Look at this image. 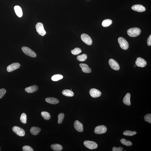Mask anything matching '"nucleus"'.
Here are the masks:
<instances>
[{
	"label": "nucleus",
	"mask_w": 151,
	"mask_h": 151,
	"mask_svg": "<svg viewBox=\"0 0 151 151\" xmlns=\"http://www.w3.org/2000/svg\"><path fill=\"white\" fill-rule=\"evenodd\" d=\"M127 34L131 37H136L140 34L141 30L137 27L131 28L128 29L127 31Z\"/></svg>",
	"instance_id": "f257e3e1"
},
{
	"label": "nucleus",
	"mask_w": 151,
	"mask_h": 151,
	"mask_svg": "<svg viewBox=\"0 0 151 151\" xmlns=\"http://www.w3.org/2000/svg\"><path fill=\"white\" fill-rule=\"evenodd\" d=\"M118 42L121 48L124 50H126L129 48V44L126 40L122 37H119Z\"/></svg>",
	"instance_id": "f03ea898"
},
{
	"label": "nucleus",
	"mask_w": 151,
	"mask_h": 151,
	"mask_svg": "<svg viewBox=\"0 0 151 151\" xmlns=\"http://www.w3.org/2000/svg\"><path fill=\"white\" fill-rule=\"evenodd\" d=\"M22 50L24 54L29 57L33 58L36 57V54L35 52L28 47H22Z\"/></svg>",
	"instance_id": "7ed1b4c3"
},
{
	"label": "nucleus",
	"mask_w": 151,
	"mask_h": 151,
	"mask_svg": "<svg viewBox=\"0 0 151 151\" xmlns=\"http://www.w3.org/2000/svg\"><path fill=\"white\" fill-rule=\"evenodd\" d=\"M36 28L39 35L43 36L46 34V32L45 30L43 24L39 22L36 24Z\"/></svg>",
	"instance_id": "20e7f679"
},
{
	"label": "nucleus",
	"mask_w": 151,
	"mask_h": 151,
	"mask_svg": "<svg viewBox=\"0 0 151 151\" xmlns=\"http://www.w3.org/2000/svg\"><path fill=\"white\" fill-rule=\"evenodd\" d=\"M84 144L86 147L90 150H93L97 148L98 145L94 141L86 140L84 142Z\"/></svg>",
	"instance_id": "39448f33"
},
{
	"label": "nucleus",
	"mask_w": 151,
	"mask_h": 151,
	"mask_svg": "<svg viewBox=\"0 0 151 151\" xmlns=\"http://www.w3.org/2000/svg\"><path fill=\"white\" fill-rule=\"evenodd\" d=\"M107 131V128L106 126L99 125L96 126L95 128L94 132L96 134H101L106 133Z\"/></svg>",
	"instance_id": "423d86ee"
},
{
	"label": "nucleus",
	"mask_w": 151,
	"mask_h": 151,
	"mask_svg": "<svg viewBox=\"0 0 151 151\" xmlns=\"http://www.w3.org/2000/svg\"><path fill=\"white\" fill-rule=\"evenodd\" d=\"M81 37L82 41L86 44L89 45L92 44V39L88 35L86 34H82Z\"/></svg>",
	"instance_id": "0eeeda50"
},
{
	"label": "nucleus",
	"mask_w": 151,
	"mask_h": 151,
	"mask_svg": "<svg viewBox=\"0 0 151 151\" xmlns=\"http://www.w3.org/2000/svg\"><path fill=\"white\" fill-rule=\"evenodd\" d=\"M109 64L113 70L118 71L120 69V66L116 61L112 59H110L109 61Z\"/></svg>",
	"instance_id": "6e6552de"
},
{
	"label": "nucleus",
	"mask_w": 151,
	"mask_h": 151,
	"mask_svg": "<svg viewBox=\"0 0 151 151\" xmlns=\"http://www.w3.org/2000/svg\"><path fill=\"white\" fill-rule=\"evenodd\" d=\"M12 129L14 132L19 136L23 137L25 136V131L22 128L18 126H14Z\"/></svg>",
	"instance_id": "1a4fd4ad"
},
{
	"label": "nucleus",
	"mask_w": 151,
	"mask_h": 151,
	"mask_svg": "<svg viewBox=\"0 0 151 151\" xmlns=\"http://www.w3.org/2000/svg\"><path fill=\"white\" fill-rule=\"evenodd\" d=\"M20 66L21 64L18 63H13L7 67V71L10 72L13 71L14 70L18 69Z\"/></svg>",
	"instance_id": "9d476101"
},
{
	"label": "nucleus",
	"mask_w": 151,
	"mask_h": 151,
	"mask_svg": "<svg viewBox=\"0 0 151 151\" xmlns=\"http://www.w3.org/2000/svg\"><path fill=\"white\" fill-rule=\"evenodd\" d=\"M136 65L139 67H144L147 65V62L144 59L140 57L137 58L136 61Z\"/></svg>",
	"instance_id": "9b49d317"
},
{
	"label": "nucleus",
	"mask_w": 151,
	"mask_h": 151,
	"mask_svg": "<svg viewBox=\"0 0 151 151\" xmlns=\"http://www.w3.org/2000/svg\"><path fill=\"white\" fill-rule=\"evenodd\" d=\"M89 93L91 96L93 98L99 97L101 95L100 91L95 89H91L89 90Z\"/></svg>",
	"instance_id": "f8f14e48"
},
{
	"label": "nucleus",
	"mask_w": 151,
	"mask_h": 151,
	"mask_svg": "<svg viewBox=\"0 0 151 151\" xmlns=\"http://www.w3.org/2000/svg\"><path fill=\"white\" fill-rule=\"evenodd\" d=\"M75 129L79 132H82L83 130V125L78 120H76L74 123Z\"/></svg>",
	"instance_id": "ddd939ff"
},
{
	"label": "nucleus",
	"mask_w": 151,
	"mask_h": 151,
	"mask_svg": "<svg viewBox=\"0 0 151 151\" xmlns=\"http://www.w3.org/2000/svg\"><path fill=\"white\" fill-rule=\"evenodd\" d=\"M131 9L134 11L139 12H143L146 10L145 7L141 5H134L131 7Z\"/></svg>",
	"instance_id": "4468645a"
},
{
	"label": "nucleus",
	"mask_w": 151,
	"mask_h": 151,
	"mask_svg": "<svg viewBox=\"0 0 151 151\" xmlns=\"http://www.w3.org/2000/svg\"><path fill=\"white\" fill-rule=\"evenodd\" d=\"M38 89V86L34 85L26 88L25 89V91L28 93H32L36 92Z\"/></svg>",
	"instance_id": "2eb2a0df"
},
{
	"label": "nucleus",
	"mask_w": 151,
	"mask_h": 151,
	"mask_svg": "<svg viewBox=\"0 0 151 151\" xmlns=\"http://www.w3.org/2000/svg\"><path fill=\"white\" fill-rule=\"evenodd\" d=\"M80 67L82 68V70L83 72L86 73H90L92 72V70L89 68V66L87 64H80Z\"/></svg>",
	"instance_id": "dca6fc26"
},
{
	"label": "nucleus",
	"mask_w": 151,
	"mask_h": 151,
	"mask_svg": "<svg viewBox=\"0 0 151 151\" xmlns=\"http://www.w3.org/2000/svg\"><path fill=\"white\" fill-rule=\"evenodd\" d=\"M130 96V93H127L123 100V102L124 104L128 106H130L131 105Z\"/></svg>",
	"instance_id": "f3484780"
},
{
	"label": "nucleus",
	"mask_w": 151,
	"mask_h": 151,
	"mask_svg": "<svg viewBox=\"0 0 151 151\" xmlns=\"http://www.w3.org/2000/svg\"><path fill=\"white\" fill-rule=\"evenodd\" d=\"M45 101L47 103L53 104H57L59 102L58 100L54 97L47 98L45 99Z\"/></svg>",
	"instance_id": "a211bd4d"
},
{
	"label": "nucleus",
	"mask_w": 151,
	"mask_h": 151,
	"mask_svg": "<svg viewBox=\"0 0 151 151\" xmlns=\"http://www.w3.org/2000/svg\"><path fill=\"white\" fill-rule=\"evenodd\" d=\"M15 13L19 17H21L22 15V12L21 8L18 6H15L14 7Z\"/></svg>",
	"instance_id": "6ab92c4d"
},
{
	"label": "nucleus",
	"mask_w": 151,
	"mask_h": 151,
	"mask_svg": "<svg viewBox=\"0 0 151 151\" xmlns=\"http://www.w3.org/2000/svg\"><path fill=\"white\" fill-rule=\"evenodd\" d=\"M41 131V129L40 128L34 126L31 127L30 130L31 134L34 136L37 135Z\"/></svg>",
	"instance_id": "aec40b11"
},
{
	"label": "nucleus",
	"mask_w": 151,
	"mask_h": 151,
	"mask_svg": "<svg viewBox=\"0 0 151 151\" xmlns=\"http://www.w3.org/2000/svg\"><path fill=\"white\" fill-rule=\"evenodd\" d=\"M51 148L54 151H60L63 149L62 146L59 144H54L51 146Z\"/></svg>",
	"instance_id": "412c9836"
},
{
	"label": "nucleus",
	"mask_w": 151,
	"mask_h": 151,
	"mask_svg": "<svg viewBox=\"0 0 151 151\" xmlns=\"http://www.w3.org/2000/svg\"><path fill=\"white\" fill-rule=\"evenodd\" d=\"M62 93L64 96L69 97H72L74 95V93L73 91L69 89H64L62 91Z\"/></svg>",
	"instance_id": "4be33fe9"
},
{
	"label": "nucleus",
	"mask_w": 151,
	"mask_h": 151,
	"mask_svg": "<svg viewBox=\"0 0 151 151\" xmlns=\"http://www.w3.org/2000/svg\"><path fill=\"white\" fill-rule=\"evenodd\" d=\"M112 23V21L111 19H106L103 21L102 25L103 27H107L111 25Z\"/></svg>",
	"instance_id": "5701e85b"
},
{
	"label": "nucleus",
	"mask_w": 151,
	"mask_h": 151,
	"mask_svg": "<svg viewBox=\"0 0 151 151\" xmlns=\"http://www.w3.org/2000/svg\"><path fill=\"white\" fill-rule=\"evenodd\" d=\"M120 141L122 144L126 146H131L132 144V143L131 141L126 140L125 139H122L120 140Z\"/></svg>",
	"instance_id": "b1692460"
},
{
	"label": "nucleus",
	"mask_w": 151,
	"mask_h": 151,
	"mask_svg": "<svg viewBox=\"0 0 151 151\" xmlns=\"http://www.w3.org/2000/svg\"><path fill=\"white\" fill-rule=\"evenodd\" d=\"M63 78V76L62 75L57 74L54 75L51 78L52 80L54 81H57Z\"/></svg>",
	"instance_id": "393cba45"
},
{
	"label": "nucleus",
	"mask_w": 151,
	"mask_h": 151,
	"mask_svg": "<svg viewBox=\"0 0 151 151\" xmlns=\"http://www.w3.org/2000/svg\"><path fill=\"white\" fill-rule=\"evenodd\" d=\"M87 54H83L82 55L77 56V59L79 61L81 62H83L85 61L87 59Z\"/></svg>",
	"instance_id": "a878e982"
},
{
	"label": "nucleus",
	"mask_w": 151,
	"mask_h": 151,
	"mask_svg": "<svg viewBox=\"0 0 151 151\" xmlns=\"http://www.w3.org/2000/svg\"><path fill=\"white\" fill-rule=\"evenodd\" d=\"M41 114L42 116L45 120H48L50 118V115L48 112L43 111L41 112Z\"/></svg>",
	"instance_id": "bb28decb"
},
{
	"label": "nucleus",
	"mask_w": 151,
	"mask_h": 151,
	"mask_svg": "<svg viewBox=\"0 0 151 151\" xmlns=\"http://www.w3.org/2000/svg\"><path fill=\"white\" fill-rule=\"evenodd\" d=\"M137 132L136 131H132L130 130L124 131L123 133V134L125 136H132L136 134Z\"/></svg>",
	"instance_id": "cd10ccee"
},
{
	"label": "nucleus",
	"mask_w": 151,
	"mask_h": 151,
	"mask_svg": "<svg viewBox=\"0 0 151 151\" xmlns=\"http://www.w3.org/2000/svg\"><path fill=\"white\" fill-rule=\"evenodd\" d=\"M27 115L26 114L24 113H22L21 115L20 118L21 122L24 124H26L27 122Z\"/></svg>",
	"instance_id": "c85d7f7f"
},
{
	"label": "nucleus",
	"mask_w": 151,
	"mask_h": 151,
	"mask_svg": "<svg viewBox=\"0 0 151 151\" xmlns=\"http://www.w3.org/2000/svg\"><path fill=\"white\" fill-rule=\"evenodd\" d=\"M64 113H60L58 116V123L59 124L62 123L63 120H64Z\"/></svg>",
	"instance_id": "c756f323"
},
{
	"label": "nucleus",
	"mask_w": 151,
	"mask_h": 151,
	"mask_svg": "<svg viewBox=\"0 0 151 151\" xmlns=\"http://www.w3.org/2000/svg\"><path fill=\"white\" fill-rule=\"evenodd\" d=\"M82 51L79 48H75L74 49L71 50V53L73 55H76L81 53Z\"/></svg>",
	"instance_id": "7c9ffc66"
},
{
	"label": "nucleus",
	"mask_w": 151,
	"mask_h": 151,
	"mask_svg": "<svg viewBox=\"0 0 151 151\" xmlns=\"http://www.w3.org/2000/svg\"><path fill=\"white\" fill-rule=\"evenodd\" d=\"M144 119L145 120V122H147L151 124V114H149L145 115L144 117Z\"/></svg>",
	"instance_id": "2f4dec72"
},
{
	"label": "nucleus",
	"mask_w": 151,
	"mask_h": 151,
	"mask_svg": "<svg viewBox=\"0 0 151 151\" xmlns=\"http://www.w3.org/2000/svg\"><path fill=\"white\" fill-rule=\"evenodd\" d=\"M23 151H33V149L29 146L25 145L22 147Z\"/></svg>",
	"instance_id": "473e14b6"
},
{
	"label": "nucleus",
	"mask_w": 151,
	"mask_h": 151,
	"mask_svg": "<svg viewBox=\"0 0 151 151\" xmlns=\"http://www.w3.org/2000/svg\"><path fill=\"white\" fill-rule=\"evenodd\" d=\"M6 92V90L4 89H0V99L2 98Z\"/></svg>",
	"instance_id": "72a5a7b5"
},
{
	"label": "nucleus",
	"mask_w": 151,
	"mask_h": 151,
	"mask_svg": "<svg viewBox=\"0 0 151 151\" xmlns=\"http://www.w3.org/2000/svg\"><path fill=\"white\" fill-rule=\"evenodd\" d=\"M123 150V148L122 147H114L112 149L113 151H122Z\"/></svg>",
	"instance_id": "f704fd0d"
},
{
	"label": "nucleus",
	"mask_w": 151,
	"mask_h": 151,
	"mask_svg": "<svg viewBox=\"0 0 151 151\" xmlns=\"http://www.w3.org/2000/svg\"><path fill=\"white\" fill-rule=\"evenodd\" d=\"M147 44L149 46L151 45V35H150L149 36L148 39L147 40Z\"/></svg>",
	"instance_id": "c9c22d12"
},
{
	"label": "nucleus",
	"mask_w": 151,
	"mask_h": 151,
	"mask_svg": "<svg viewBox=\"0 0 151 151\" xmlns=\"http://www.w3.org/2000/svg\"><path fill=\"white\" fill-rule=\"evenodd\" d=\"M136 65H134V67H136Z\"/></svg>",
	"instance_id": "e433bc0d"
},
{
	"label": "nucleus",
	"mask_w": 151,
	"mask_h": 151,
	"mask_svg": "<svg viewBox=\"0 0 151 151\" xmlns=\"http://www.w3.org/2000/svg\"></svg>",
	"instance_id": "4c0bfd02"
}]
</instances>
